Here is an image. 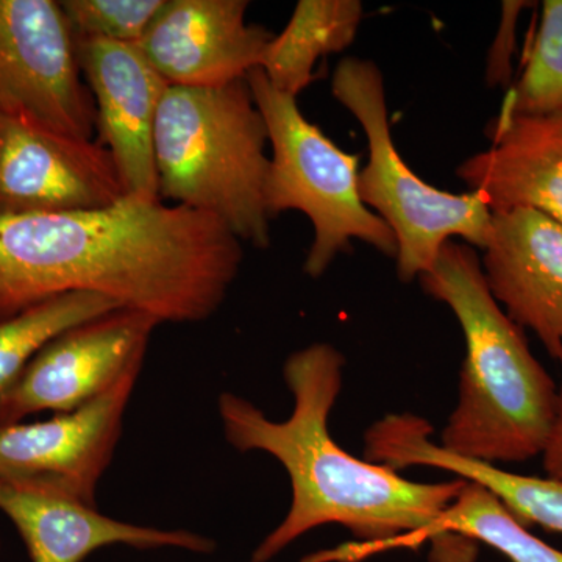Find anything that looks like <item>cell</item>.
I'll list each match as a JSON object with an SVG mask.
<instances>
[{
	"mask_svg": "<svg viewBox=\"0 0 562 562\" xmlns=\"http://www.w3.org/2000/svg\"><path fill=\"white\" fill-rule=\"evenodd\" d=\"M486 135L490 149L462 162L458 177L491 213L536 210L562 224V111L498 114Z\"/></svg>",
	"mask_w": 562,
	"mask_h": 562,
	"instance_id": "obj_15",
	"label": "cell"
},
{
	"mask_svg": "<svg viewBox=\"0 0 562 562\" xmlns=\"http://www.w3.org/2000/svg\"><path fill=\"white\" fill-rule=\"evenodd\" d=\"M482 268L495 301L562 361V224L541 211L492 213Z\"/></svg>",
	"mask_w": 562,
	"mask_h": 562,
	"instance_id": "obj_13",
	"label": "cell"
},
{
	"mask_svg": "<svg viewBox=\"0 0 562 562\" xmlns=\"http://www.w3.org/2000/svg\"><path fill=\"white\" fill-rule=\"evenodd\" d=\"M125 195L101 144L0 114V217L105 209Z\"/></svg>",
	"mask_w": 562,
	"mask_h": 562,
	"instance_id": "obj_10",
	"label": "cell"
},
{
	"mask_svg": "<svg viewBox=\"0 0 562 562\" xmlns=\"http://www.w3.org/2000/svg\"><path fill=\"white\" fill-rule=\"evenodd\" d=\"M530 5L528 2H503V21L501 33L491 52L487 79L491 85H509L512 80V55L516 44V24L520 11Z\"/></svg>",
	"mask_w": 562,
	"mask_h": 562,
	"instance_id": "obj_22",
	"label": "cell"
},
{
	"mask_svg": "<svg viewBox=\"0 0 562 562\" xmlns=\"http://www.w3.org/2000/svg\"><path fill=\"white\" fill-rule=\"evenodd\" d=\"M447 531L483 542L512 562H562L561 550L528 531L497 497L468 482L443 514Z\"/></svg>",
	"mask_w": 562,
	"mask_h": 562,
	"instance_id": "obj_19",
	"label": "cell"
},
{
	"mask_svg": "<svg viewBox=\"0 0 562 562\" xmlns=\"http://www.w3.org/2000/svg\"><path fill=\"white\" fill-rule=\"evenodd\" d=\"M331 90L368 136L369 161L358 177V190L364 205L376 211L397 239L398 279H419L452 238L483 250L492 221L483 199L475 192L452 194L432 188L395 149L379 66L346 58L333 74Z\"/></svg>",
	"mask_w": 562,
	"mask_h": 562,
	"instance_id": "obj_6",
	"label": "cell"
},
{
	"mask_svg": "<svg viewBox=\"0 0 562 562\" xmlns=\"http://www.w3.org/2000/svg\"><path fill=\"white\" fill-rule=\"evenodd\" d=\"M92 292H66L0 321V425L14 387L44 347L70 328L120 310Z\"/></svg>",
	"mask_w": 562,
	"mask_h": 562,
	"instance_id": "obj_18",
	"label": "cell"
},
{
	"mask_svg": "<svg viewBox=\"0 0 562 562\" xmlns=\"http://www.w3.org/2000/svg\"><path fill=\"white\" fill-rule=\"evenodd\" d=\"M362 21L360 0H301L284 31L266 47L260 69L276 90L297 99L322 57L353 43Z\"/></svg>",
	"mask_w": 562,
	"mask_h": 562,
	"instance_id": "obj_17",
	"label": "cell"
},
{
	"mask_svg": "<svg viewBox=\"0 0 562 562\" xmlns=\"http://www.w3.org/2000/svg\"><path fill=\"white\" fill-rule=\"evenodd\" d=\"M247 0H165L138 47L172 87H225L260 68L273 38L247 24Z\"/></svg>",
	"mask_w": 562,
	"mask_h": 562,
	"instance_id": "obj_12",
	"label": "cell"
},
{
	"mask_svg": "<svg viewBox=\"0 0 562 562\" xmlns=\"http://www.w3.org/2000/svg\"><path fill=\"white\" fill-rule=\"evenodd\" d=\"M457 316L465 341L460 398L439 446L465 460L524 462L542 454L557 414L558 386L484 279L469 244H443L419 279Z\"/></svg>",
	"mask_w": 562,
	"mask_h": 562,
	"instance_id": "obj_3",
	"label": "cell"
},
{
	"mask_svg": "<svg viewBox=\"0 0 562 562\" xmlns=\"http://www.w3.org/2000/svg\"><path fill=\"white\" fill-rule=\"evenodd\" d=\"M541 457L547 476L562 482V383L558 387V406L552 430H550L549 439H547Z\"/></svg>",
	"mask_w": 562,
	"mask_h": 562,
	"instance_id": "obj_23",
	"label": "cell"
},
{
	"mask_svg": "<svg viewBox=\"0 0 562 562\" xmlns=\"http://www.w3.org/2000/svg\"><path fill=\"white\" fill-rule=\"evenodd\" d=\"M562 111V0L542 3L541 25L527 65L503 101L501 114L543 116Z\"/></svg>",
	"mask_w": 562,
	"mask_h": 562,
	"instance_id": "obj_20",
	"label": "cell"
},
{
	"mask_svg": "<svg viewBox=\"0 0 562 562\" xmlns=\"http://www.w3.org/2000/svg\"><path fill=\"white\" fill-rule=\"evenodd\" d=\"M0 114L92 139L94 99L60 2L0 0Z\"/></svg>",
	"mask_w": 562,
	"mask_h": 562,
	"instance_id": "obj_7",
	"label": "cell"
},
{
	"mask_svg": "<svg viewBox=\"0 0 562 562\" xmlns=\"http://www.w3.org/2000/svg\"><path fill=\"white\" fill-rule=\"evenodd\" d=\"M268 127L246 79L169 87L155 125L158 195L216 217L255 247L271 243Z\"/></svg>",
	"mask_w": 562,
	"mask_h": 562,
	"instance_id": "obj_4",
	"label": "cell"
},
{
	"mask_svg": "<svg viewBox=\"0 0 562 562\" xmlns=\"http://www.w3.org/2000/svg\"><path fill=\"white\" fill-rule=\"evenodd\" d=\"M165 0H63L74 38L138 44Z\"/></svg>",
	"mask_w": 562,
	"mask_h": 562,
	"instance_id": "obj_21",
	"label": "cell"
},
{
	"mask_svg": "<svg viewBox=\"0 0 562 562\" xmlns=\"http://www.w3.org/2000/svg\"><path fill=\"white\" fill-rule=\"evenodd\" d=\"M431 432V425L419 416L390 414L366 431V458L394 471L425 465L452 472L486 487L524 525L562 532V482L503 471L490 462L465 460L432 442Z\"/></svg>",
	"mask_w": 562,
	"mask_h": 562,
	"instance_id": "obj_16",
	"label": "cell"
},
{
	"mask_svg": "<svg viewBox=\"0 0 562 562\" xmlns=\"http://www.w3.org/2000/svg\"><path fill=\"white\" fill-rule=\"evenodd\" d=\"M247 83L272 147L266 184L269 214L301 211L313 224L305 272L321 277L339 254L350 250L351 239L397 257V239L390 225L361 201L360 157L339 149L303 116L297 99L276 90L260 68L250 70Z\"/></svg>",
	"mask_w": 562,
	"mask_h": 562,
	"instance_id": "obj_5",
	"label": "cell"
},
{
	"mask_svg": "<svg viewBox=\"0 0 562 562\" xmlns=\"http://www.w3.org/2000/svg\"><path fill=\"white\" fill-rule=\"evenodd\" d=\"M243 257L216 217L135 195L105 209L0 217V321L92 292L160 324H198L221 308Z\"/></svg>",
	"mask_w": 562,
	"mask_h": 562,
	"instance_id": "obj_1",
	"label": "cell"
},
{
	"mask_svg": "<svg viewBox=\"0 0 562 562\" xmlns=\"http://www.w3.org/2000/svg\"><path fill=\"white\" fill-rule=\"evenodd\" d=\"M158 325L149 314L120 308L63 333L25 369L0 427L33 414L74 412L139 373Z\"/></svg>",
	"mask_w": 562,
	"mask_h": 562,
	"instance_id": "obj_9",
	"label": "cell"
},
{
	"mask_svg": "<svg viewBox=\"0 0 562 562\" xmlns=\"http://www.w3.org/2000/svg\"><path fill=\"white\" fill-rule=\"evenodd\" d=\"M0 512L16 527L32 562H83L113 546L199 554L216 549L213 539L198 532L121 522L95 506L21 484L0 482Z\"/></svg>",
	"mask_w": 562,
	"mask_h": 562,
	"instance_id": "obj_14",
	"label": "cell"
},
{
	"mask_svg": "<svg viewBox=\"0 0 562 562\" xmlns=\"http://www.w3.org/2000/svg\"><path fill=\"white\" fill-rule=\"evenodd\" d=\"M139 373L70 413L0 427V482L95 506Z\"/></svg>",
	"mask_w": 562,
	"mask_h": 562,
	"instance_id": "obj_8",
	"label": "cell"
},
{
	"mask_svg": "<svg viewBox=\"0 0 562 562\" xmlns=\"http://www.w3.org/2000/svg\"><path fill=\"white\" fill-rule=\"evenodd\" d=\"M346 358L330 344L290 355L284 383L294 397L290 419L273 422L257 405L222 392L224 436L238 452H265L291 480L290 512L262 539L250 562H269L322 525H341L375 546L431 542V562H473L476 543L443 527V514L468 480L417 483L387 465L362 461L331 438L328 419L342 387Z\"/></svg>",
	"mask_w": 562,
	"mask_h": 562,
	"instance_id": "obj_2",
	"label": "cell"
},
{
	"mask_svg": "<svg viewBox=\"0 0 562 562\" xmlns=\"http://www.w3.org/2000/svg\"><path fill=\"white\" fill-rule=\"evenodd\" d=\"M81 74L95 105V131L110 151L125 194L161 201L155 165V125L166 91L138 44L76 38Z\"/></svg>",
	"mask_w": 562,
	"mask_h": 562,
	"instance_id": "obj_11",
	"label": "cell"
}]
</instances>
